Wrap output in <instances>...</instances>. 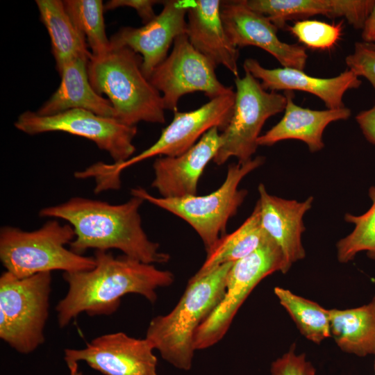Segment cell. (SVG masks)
I'll return each mask as SVG.
<instances>
[{"instance_id":"cell-1","label":"cell","mask_w":375,"mask_h":375,"mask_svg":"<svg viewBox=\"0 0 375 375\" xmlns=\"http://www.w3.org/2000/svg\"><path fill=\"white\" fill-rule=\"evenodd\" d=\"M94 258L95 266L90 270L63 272L68 290L56 306L60 328L82 312L91 317L112 315L128 294H140L153 303L157 289L174 281L171 272L125 255L115 257L108 251L96 250Z\"/></svg>"},{"instance_id":"cell-2","label":"cell","mask_w":375,"mask_h":375,"mask_svg":"<svg viewBox=\"0 0 375 375\" xmlns=\"http://www.w3.org/2000/svg\"><path fill=\"white\" fill-rule=\"evenodd\" d=\"M144 201L132 196L120 204L72 197L67 201L41 209L39 215L66 220L75 238L69 244L74 253L90 249L120 250L124 255L148 264L167 262L170 256L149 239L142 226L139 208Z\"/></svg>"},{"instance_id":"cell-3","label":"cell","mask_w":375,"mask_h":375,"mask_svg":"<svg viewBox=\"0 0 375 375\" xmlns=\"http://www.w3.org/2000/svg\"><path fill=\"white\" fill-rule=\"evenodd\" d=\"M110 44L108 51L92 55L88 63L92 88L108 97L115 112V119L124 124H164L162 95L143 74L142 56L128 47Z\"/></svg>"},{"instance_id":"cell-4","label":"cell","mask_w":375,"mask_h":375,"mask_svg":"<svg viewBox=\"0 0 375 375\" xmlns=\"http://www.w3.org/2000/svg\"><path fill=\"white\" fill-rule=\"evenodd\" d=\"M233 263L223 264L202 277L190 278L172 311L151 320L145 338L174 367L185 371L192 367L196 332L222 299Z\"/></svg>"},{"instance_id":"cell-5","label":"cell","mask_w":375,"mask_h":375,"mask_svg":"<svg viewBox=\"0 0 375 375\" xmlns=\"http://www.w3.org/2000/svg\"><path fill=\"white\" fill-rule=\"evenodd\" d=\"M74 238L73 227L56 219L33 231L2 226L0 260L6 271L19 278L54 270L71 273L93 269L94 256L77 254L66 247Z\"/></svg>"},{"instance_id":"cell-6","label":"cell","mask_w":375,"mask_h":375,"mask_svg":"<svg viewBox=\"0 0 375 375\" xmlns=\"http://www.w3.org/2000/svg\"><path fill=\"white\" fill-rule=\"evenodd\" d=\"M265 160L263 156H257L244 163L229 165L222 185L206 195L156 197L141 187L132 188L131 194L188 223L201 238L208 253L223 236L229 219L237 213L247 194L246 190L238 189L240 183L248 174L261 166Z\"/></svg>"},{"instance_id":"cell-7","label":"cell","mask_w":375,"mask_h":375,"mask_svg":"<svg viewBox=\"0 0 375 375\" xmlns=\"http://www.w3.org/2000/svg\"><path fill=\"white\" fill-rule=\"evenodd\" d=\"M51 272L19 278L7 271L0 276V338L28 354L44 342Z\"/></svg>"},{"instance_id":"cell-8","label":"cell","mask_w":375,"mask_h":375,"mask_svg":"<svg viewBox=\"0 0 375 375\" xmlns=\"http://www.w3.org/2000/svg\"><path fill=\"white\" fill-rule=\"evenodd\" d=\"M236 91L233 112L222 132V146L213 162L223 165L231 157L244 163L256 153L258 139L265 122L285 110L287 99L278 92H267L258 80L244 70L242 78L235 79Z\"/></svg>"},{"instance_id":"cell-9","label":"cell","mask_w":375,"mask_h":375,"mask_svg":"<svg viewBox=\"0 0 375 375\" xmlns=\"http://www.w3.org/2000/svg\"><path fill=\"white\" fill-rule=\"evenodd\" d=\"M283 265V253L272 238L249 255L234 262L227 275L222 299L196 332L195 350L207 349L220 341L254 288L272 273L282 272Z\"/></svg>"},{"instance_id":"cell-10","label":"cell","mask_w":375,"mask_h":375,"mask_svg":"<svg viewBox=\"0 0 375 375\" xmlns=\"http://www.w3.org/2000/svg\"><path fill=\"white\" fill-rule=\"evenodd\" d=\"M14 126L31 135L58 131L85 138L108 152L114 162L129 159L135 151L133 141L138 132L136 126H128L84 109H71L48 116L26 110L18 116Z\"/></svg>"},{"instance_id":"cell-11","label":"cell","mask_w":375,"mask_h":375,"mask_svg":"<svg viewBox=\"0 0 375 375\" xmlns=\"http://www.w3.org/2000/svg\"><path fill=\"white\" fill-rule=\"evenodd\" d=\"M215 68L191 44L186 34H182L174 40L170 54L149 80L161 94L165 110L174 112L179 99L186 94L201 92L210 100L235 92L219 81Z\"/></svg>"},{"instance_id":"cell-12","label":"cell","mask_w":375,"mask_h":375,"mask_svg":"<svg viewBox=\"0 0 375 375\" xmlns=\"http://www.w3.org/2000/svg\"><path fill=\"white\" fill-rule=\"evenodd\" d=\"M153 350L145 338L117 332L95 338L81 349H66L64 358L71 369L84 361L105 375H158Z\"/></svg>"},{"instance_id":"cell-13","label":"cell","mask_w":375,"mask_h":375,"mask_svg":"<svg viewBox=\"0 0 375 375\" xmlns=\"http://www.w3.org/2000/svg\"><path fill=\"white\" fill-rule=\"evenodd\" d=\"M220 12L226 35L236 48H260L283 67L303 71L308 59L305 48L279 40L278 28L266 16L251 9L246 0L222 1Z\"/></svg>"},{"instance_id":"cell-14","label":"cell","mask_w":375,"mask_h":375,"mask_svg":"<svg viewBox=\"0 0 375 375\" xmlns=\"http://www.w3.org/2000/svg\"><path fill=\"white\" fill-rule=\"evenodd\" d=\"M159 15L140 28L124 26L110 38V42L126 46L142 58V69L149 78L153 70L167 57L174 40L185 34L189 1H162Z\"/></svg>"},{"instance_id":"cell-15","label":"cell","mask_w":375,"mask_h":375,"mask_svg":"<svg viewBox=\"0 0 375 375\" xmlns=\"http://www.w3.org/2000/svg\"><path fill=\"white\" fill-rule=\"evenodd\" d=\"M212 128L185 153L156 158L153 164L151 186L163 198L196 195L199 178L222 146L221 133Z\"/></svg>"},{"instance_id":"cell-16","label":"cell","mask_w":375,"mask_h":375,"mask_svg":"<svg viewBox=\"0 0 375 375\" xmlns=\"http://www.w3.org/2000/svg\"><path fill=\"white\" fill-rule=\"evenodd\" d=\"M261 224L267 234L279 247L283 256L282 273L306 257L301 242L305 231L303 217L312 204L313 197L303 201L281 198L268 193L262 183L258 187Z\"/></svg>"},{"instance_id":"cell-17","label":"cell","mask_w":375,"mask_h":375,"mask_svg":"<svg viewBox=\"0 0 375 375\" xmlns=\"http://www.w3.org/2000/svg\"><path fill=\"white\" fill-rule=\"evenodd\" d=\"M245 71L261 81L265 90H299L312 94L324 103L327 109H340L345 107L343 97L351 89L358 88L362 82L349 69L333 78H317L303 71L289 68L267 69L254 58H247L243 63Z\"/></svg>"},{"instance_id":"cell-18","label":"cell","mask_w":375,"mask_h":375,"mask_svg":"<svg viewBox=\"0 0 375 375\" xmlns=\"http://www.w3.org/2000/svg\"><path fill=\"white\" fill-rule=\"evenodd\" d=\"M219 0L189 1L185 34L191 44L216 67L239 77V49L229 40L221 17Z\"/></svg>"},{"instance_id":"cell-19","label":"cell","mask_w":375,"mask_h":375,"mask_svg":"<svg viewBox=\"0 0 375 375\" xmlns=\"http://www.w3.org/2000/svg\"><path fill=\"white\" fill-rule=\"evenodd\" d=\"M247 6L266 16L278 28L288 20L321 15L343 17L356 29H362L375 0H246Z\"/></svg>"},{"instance_id":"cell-20","label":"cell","mask_w":375,"mask_h":375,"mask_svg":"<svg viewBox=\"0 0 375 375\" xmlns=\"http://www.w3.org/2000/svg\"><path fill=\"white\" fill-rule=\"evenodd\" d=\"M287 99L282 119L258 139V146H272L285 140H297L306 143L311 153L324 147L323 133L331 122L347 120L351 115L347 107L340 109L312 110L297 105L294 93L286 91Z\"/></svg>"},{"instance_id":"cell-21","label":"cell","mask_w":375,"mask_h":375,"mask_svg":"<svg viewBox=\"0 0 375 375\" xmlns=\"http://www.w3.org/2000/svg\"><path fill=\"white\" fill-rule=\"evenodd\" d=\"M88 62L77 58L66 62L58 72L61 78L59 87L36 112L48 116L71 109H84L115 118V112L110 101L97 93L91 85Z\"/></svg>"},{"instance_id":"cell-22","label":"cell","mask_w":375,"mask_h":375,"mask_svg":"<svg viewBox=\"0 0 375 375\" xmlns=\"http://www.w3.org/2000/svg\"><path fill=\"white\" fill-rule=\"evenodd\" d=\"M35 3L50 37L57 71L74 59L89 61L92 53L86 38L67 13L63 1L36 0Z\"/></svg>"},{"instance_id":"cell-23","label":"cell","mask_w":375,"mask_h":375,"mask_svg":"<svg viewBox=\"0 0 375 375\" xmlns=\"http://www.w3.org/2000/svg\"><path fill=\"white\" fill-rule=\"evenodd\" d=\"M331 336L344 352L375 355V297L360 307L328 310Z\"/></svg>"},{"instance_id":"cell-24","label":"cell","mask_w":375,"mask_h":375,"mask_svg":"<svg viewBox=\"0 0 375 375\" xmlns=\"http://www.w3.org/2000/svg\"><path fill=\"white\" fill-rule=\"evenodd\" d=\"M271 238L262 226L260 206L257 201L251 214L235 231L220 238L191 278L202 277L223 264L242 259Z\"/></svg>"},{"instance_id":"cell-25","label":"cell","mask_w":375,"mask_h":375,"mask_svg":"<svg viewBox=\"0 0 375 375\" xmlns=\"http://www.w3.org/2000/svg\"><path fill=\"white\" fill-rule=\"evenodd\" d=\"M281 305L290 315L300 333L308 340L319 344L331 337L328 310L317 303L297 295L288 289H274Z\"/></svg>"},{"instance_id":"cell-26","label":"cell","mask_w":375,"mask_h":375,"mask_svg":"<svg viewBox=\"0 0 375 375\" xmlns=\"http://www.w3.org/2000/svg\"><path fill=\"white\" fill-rule=\"evenodd\" d=\"M372 205L369 210L360 215L351 213L344 215L345 222L354 225L353 231L336 244L338 260L347 263L354 259L361 251L375 260V185L368 190Z\"/></svg>"},{"instance_id":"cell-27","label":"cell","mask_w":375,"mask_h":375,"mask_svg":"<svg viewBox=\"0 0 375 375\" xmlns=\"http://www.w3.org/2000/svg\"><path fill=\"white\" fill-rule=\"evenodd\" d=\"M65 8L84 34L92 56L104 53L110 49V39L105 29L104 4L101 0H65Z\"/></svg>"},{"instance_id":"cell-28","label":"cell","mask_w":375,"mask_h":375,"mask_svg":"<svg viewBox=\"0 0 375 375\" xmlns=\"http://www.w3.org/2000/svg\"><path fill=\"white\" fill-rule=\"evenodd\" d=\"M289 31L305 46L314 49L332 48L340 39L342 23L328 24L317 20L297 21Z\"/></svg>"},{"instance_id":"cell-29","label":"cell","mask_w":375,"mask_h":375,"mask_svg":"<svg viewBox=\"0 0 375 375\" xmlns=\"http://www.w3.org/2000/svg\"><path fill=\"white\" fill-rule=\"evenodd\" d=\"M348 69L365 78L375 90V44L356 42L353 52L345 58Z\"/></svg>"},{"instance_id":"cell-30","label":"cell","mask_w":375,"mask_h":375,"mask_svg":"<svg viewBox=\"0 0 375 375\" xmlns=\"http://www.w3.org/2000/svg\"><path fill=\"white\" fill-rule=\"evenodd\" d=\"M271 375H316V369L305 353L297 354L295 344L271 364Z\"/></svg>"},{"instance_id":"cell-31","label":"cell","mask_w":375,"mask_h":375,"mask_svg":"<svg viewBox=\"0 0 375 375\" xmlns=\"http://www.w3.org/2000/svg\"><path fill=\"white\" fill-rule=\"evenodd\" d=\"M157 0H110L104 3V10H111L121 7L133 8L146 24L154 19L156 15L153 7L160 3Z\"/></svg>"},{"instance_id":"cell-32","label":"cell","mask_w":375,"mask_h":375,"mask_svg":"<svg viewBox=\"0 0 375 375\" xmlns=\"http://www.w3.org/2000/svg\"><path fill=\"white\" fill-rule=\"evenodd\" d=\"M356 121L365 139L375 144V103L369 109L360 112L356 116Z\"/></svg>"},{"instance_id":"cell-33","label":"cell","mask_w":375,"mask_h":375,"mask_svg":"<svg viewBox=\"0 0 375 375\" xmlns=\"http://www.w3.org/2000/svg\"><path fill=\"white\" fill-rule=\"evenodd\" d=\"M361 38L364 42L375 44V4L365 20L362 29Z\"/></svg>"},{"instance_id":"cell-34","label":"cell","mask_w":375,"mask_h":375,"mask_svg":"<svg viewBox=\"0 0 375 375\" xmlns=\"http://www.w3.org/2000/svg\"><path fill=\"white\" fill-rule=\"evenodd\" d=\"M374 297H375V295H374ZM375 356V355H374ZM374 371H375V363H374Z\"/></svg>"}]
</instances>
